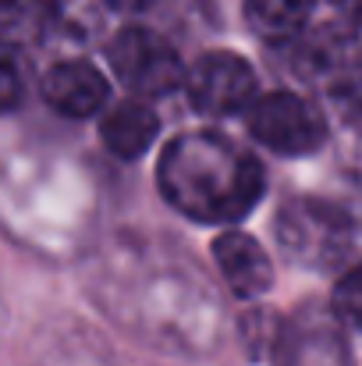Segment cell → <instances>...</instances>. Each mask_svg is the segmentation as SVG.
<instances>
[{
	"label": "cell",
	"instance_id": "cell-1",
	"mask_svg": "<svg viewBox=\"0 0 362 366\" xmlns=\"http://www.w3.org/2000/svg\"><path fill=\"white\" fill-rule=\"evenodd\" d=\"M156 182L164 199L203 224L241 221L263 196V164L231 135L185 132L167 142Z\"/></svg>",
	"mask_w": 362,
	"mask_h": 366
},
{
	"label": "cell",
	"instance_id": "cell-2",
	"mask_svg": "<svg viewBox=\"0 0 362 366\" xmlns=\"http://www.w3.org/2000/svg\"><path fill=\"white\" fill-rule=\"evenodd\" d=\"M295 75L362 124V21L320 25L298 39Z\"/></svg>",
	"mask_w": 362,
	"mask_h": 366
},
{
	"label": "cell",
	"instance_id": "cell-3",
	"mask_svg": "<svg viewBox=\"0 0 362 366\" xmlns=\"http://www.w3.org/2000/svg\"><path fill=\"white\" fill-rule=\"evenodd\" d=\"M277 242L298 267H331L352 242V221L323 199H291L277 214Z\"/></svg>",
	"mask_w": 362,
	"mask_h": 366
},
{
	"label": "cell",
	"instance_id": "cell-4",
	"mask_svg": "<svg viewBox=\"0 0 362 366\" xmlns=\"http://www.w3.org/2000/svg\"><path fill=\"white\" fill-rule=\"evenodd\" d=\"M107 61H111L114 75L142 100L167 97L188 79L185 68H181L178 50L164 36H156L153 29H139V25L121 29L111 39Z\"/></svg>",
	"mask_w": 362,
	"mask_h": 366
},
{
	"label": "cell",
	"instance_id": "cell-5",
	"mask_svg": "<svg viewBox=\"0 0 362 366\" xmlns=\"http://www.w3.org/2000/svg\"><path fill=\"white\" fill-rule=\"evenodd\" d=\"M248 132L256 142L270 146L273 153H309L327 139V118L306 97L295 93H266L252 100Z\"/></svg>",
	"mask_w": 362,
	"mask_h": 366
},
{
	"label": "cell",
	"instance_id": "cell-6",
	"mask_svg": "<svg viewBox=\"0 0 362 366\" xmlns=\"http://www.w3.org/2000/svg\"><path fill=\"white\" fill-rule=\"evenodd\" d=\"M185 89H188L192 104L203 114H213V118L238 114L241 107H248L252 97H256V71L238 54L210 50L192 64V71L185 79Z\"/></svg>",
	"mask_w": 362,
	"mask_h": 366
},
{
	"label": "cell",
	"instance_id": "cell-7",
	"mask_svg": "<svg viewBox=\"0 0 362 366\" xmlns=\"http://www.w3.org/2000/svg\"><path fill=\"white\" fill-rule=\"evenodd\" d=\"M277 366H352L348 342L334 310L302 306L277 345Z\"/></svg>",
	"mask_w": 362,
	"mask_h": 366
},
{
	"label": "cell",
	"instance_id": "cell-8",
	"mask_svg": "<svg viewBox=\"0 0 362 366\" xmlns=\"http://www.w3.org/2000/svg\"><path fill=\"white\" fill-rule=\"evenodd\" d=\"M111 86L89 61H61L43 75V100L64 118H93L107 107Z\"/></svg>",
	"mask_w": 362,
	"mask_h": 366
},
{
	"label": "cell",
	"instance_id": "cell-9",
	"mask_svg": "<svg viewBox=\"0 0 362 366\" xmlns=\"http://www.w3.org/2000/svg\"><path fill=\"white\" fill-rule=\"evenodd\" d=\"M213 259H217L224 281L231 285V292L241 295V299L263 295L270 288V281H273L270 256L263 252V245L256 242L252 235H245V232H224L213 242Z\"/></svg>",
	"mask_w": 362,
	"mask_h": 366
},
{
	"label": "cell",
	"instance_id": "cell-10",
	"mask_svg": "<svg viewBox=\"0 0 362 366\" xmlns=\"http://www.w3.org/2000/svg\"><path fill=\"white\" fill-rule=\"evenodd\" d=\"M156 132H160V118H156V111H153L142 97L114 104V107L104 114V122H100L104 146H107L114 157H124V160L142 157V153L153 146Z\"/></svg>",
	"mask_w": 362,
	"mask_h": 366
},
{
	"label": "cell",
	"instance_id": "cell-11",
	"mask_svg": "<svg viewBox=\"0 0 362 366\" xmlns=\"http://www.w3.org/2000/svg\"><path fill=\"white\" fill-rule=\"evenodd\" d=\"M313 0H245V18L263 39H295L306 32Z\"/></svg>",
	"mask_w": 362,
	"mask_h": 366
},
{
	"label": "cell",
	"instance_id": "cell-12",
	"mask_svg": "<svg viewBox=\"0 0 362 366\" xmlns=\"http://www.w3.org/2000/svg\"><path fill=\"white\" fill-rule=\"evenodd\" d=\"M57 18V0H0V43H36Z\"/></svg>",
	"mask_w": 362,
	"mask_h": 366
},
{
	"label": "cell",
	"instance_id": "cell-13",
	"mask_svg": "<svg viewBox=\"0 0 362 366\" xmlns=\"http://www.w3.org/2000/svg\"><path fill=\"white\" fill-rule=\"evenodd\" d=\"M29 93V61L21 57V46L0 43V114L21 107Z\"/></svg>",
	"mask_w": 362,
	"mask_h": 366
},
{
	"label": "cell",
	"instance_id": "cell-14",
	"mask_svg": "<svg viewBox=\"0 0 362 366\" xmlns=\"http://www.w3.org/2000/svg\"><path fill=\"white\" fill-rule=\"evenodd\" d=\"M331 310L338 313L341 324L362 331V263L338 277L334 295H331Z\"/></svg>",
	"mask_w": 362,
	"mask_h": 366
},
{
	"label": "cell",
	"instance_id": "cell-15",
	"mask_svg": "<svg viewBox=\"0 0 362 366\" xmlns=\"http://www.w3.org/2000/svg\"><path fill=\"white\" fill-rule=\"evenodd\" d=\"M111 7H118V11H128V14H135V11H149L156 0H107Z\"/></svg>",
	"mask_w": 362,
	"mask_h": 366
},
{
	"label": "cell",
	"instance_id": "cell-16",
	"mask_svg": "<svg viewBox=\"0 0 362 366\" xmlns=\"http://www.w3.org/2000/svg\"><path fill=\"white\" fill-rule=\"evenodd\" d=\"M334 7H341L352 21H362V0H331Z\"/></svg>",
	"mask_w": 362,
	"mask_h": 366
}]
</instances>
